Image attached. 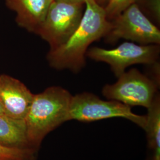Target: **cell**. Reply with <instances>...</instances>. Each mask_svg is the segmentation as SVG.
Returning a JSON list of instances; mask_svg holds the SVG:
<instances>
[{"instance_id":"obj_16","label":"cell","mask_w":160,"mask_h":160,"mask_svg":"<svg viewBox=\"0 0 160 160\" xmlns=\"http://www.w3.org/2000/svg\"><path fill=\"white\" fill-rule=\"evenodd\" d=\"M96 1H97V2H98L100 6H102V5L105 4L106 3L107 4L108 0H96Z\"/></svg>"},{"instance_id":"obj_3","label":"cell","mask_w":160,"mask_h":160,"mask_svg":"<svg viewBox=\"0 0 160 160\" xmlns=\"http://www.w3.org/2000/svg\"><path fill=\"white\" fill-rule=\"evenodd\" d=\"M113 118L126 119L143 129L147 121L145 115L133 113L131 107L119 102L103 100L90 92L72 96L69 110V120L91 122Z\"/></svg>"},{"instance_id":"obj_13","label":"cell","mask_w":160,"mask_h":160,"mask_svg":"<svg viewBox=\"0 0 160 160\" xmlns=\"http://www.w3.org/2000/svg\"><path fill=\"white\" fill-rule=\"evenodd\" d=\"M136 1L137 0H108L104 7L107 18L109 21L112 20Z\"/></svg>"},{"instance_id":"obj_12","label":"cell","mask_w":160,"mask_h":160,"mask_svg":"<svg viewBox=\"0 0 160 160\" xmlns=\"http://www.w3.org/2000/svg\"><path fill=\"white\" fill-rule=\"evenodd\" d=\"M36 151L33 149L12 148L0 144V158L34 160Z\"/></svg>"},{"instance_id":"obj_17","label":"cell","mask_w":160,"mask_h":160,"mask_svg":"<svg viewBox=\"0 0 160 160\" xmlns=\"http://www.w3.org/2000/svg\"><path fill=\"white\" fill-rule=\"evenodd\" d=\"M0 115H4L3 110H2V108L1 106V104H0Z\"/></svg>"},{"instance_id":"obj_15","label":"cell","mask_w":160,"mask_h":160,"mask_svg":"<svg viewBox=\"0 0 160 160\" xmlns=\"http://www.w3.org/2000/svg\"><path fill=\"white\" fill-rule=\"evenodd\" d=\"M61 1H63L68 2H71V3H75V4H84L86 0H61Z\"/></svg>"},{"instance_id":"obj_11","label":"cell","mask_w":160,"mask_h":160,"mask_svg":"<svg viewBox=\"0 0 160 160\" xmlns=\"http://www.w3.org/2000/svg\"><path fill=\"white\" fill-rule=\"evenodd\" d=\"M148 109L146 125L149 148L152 152V160H160V98L157 94Z\"/></svg>"},{"instance_id":"obj_9","label":"cell","mask_w":160,"mask_h":160,"mask_svg":"<svg viewBox=\"0 0 160 160\" xmlns=\"http://www.w3.org/2000/svg\"><path fill=\"white\" fill-rule=\"evenodd\" d=\"M53 0H7L9 8L17 14L18 26L37 34Z\"/></svg>"},{"instance_id":"obj_5","label":"cell","mask_w":160,"mask_h":160,"mask_svg":"<svg viewBox=\"0 0 160 160\" xmlns=\"http://www.w3.org/2000/svg\"><path fill=\"white\" fill-rule=\"evenodd\" d=\"M104 38L109 42L125 39L141 45H160V31L133 3L110 21L109 31Z\"/></svg>"},{"instance_id":"obj_6","label":"cell","mask_w":160,"mask_h":160,"mask_svg":"<svg viewBox=\"0 0 160 160\" xmlns=\"http://www.w3.org/2000/svg\"><path fill=\"white\" fill-rule=\"evenodd\" d=\"M160 52V45L157 44L141 45L126 42L111 49L92 47L88 49L86 56L97 62L108 63L118 77L129 66L157 63Z\"/></svg>"},{"instance_id":"obj_4","label":"cell","mask_w":160,"mask_h":160,"mask_svg":"<svg viewBox=\"0 0 160 160\" xmlns=\"http://www.w3.org/2000/svg\"><path fill=\"white\" fill-rule=\"evenodd\" d=\"M118 78L114 84H106L103 88V95L109 100L129 107L142 106L147 109L158 94L159 84L137 69L125 72Z\"/></svg>"},{"instance_id":"obj_1","label":"cell","mask_w":160,"mask_h":160,"mask_svg":"<svg viewBox=\"0 0 160 160\" xmlns=\"http://www.w3.org/2000/svg\"><path fill=\"white\" fill-rule=\"evenodd\" d=\"M86 8L78 28L62 45L50 49L47 59L52 67L69 69L77 72L86 64L85 57L88 47L104 38L110 28L103 6L96 0H86Z\"/></svg>"},{"instance_id":"obj_8","label":"cell","mask_w":160,"mask_h":160,"mask_svg":"<svg viewBox=\"0 0 160 160\" xmlns=\"http://www.w3.org/2000/svg\"><path fill=\"white\" fill-rule=\"evenodd\" d=\"M33 97L20 81L8 75H0V104L6 116L24 120Z\"/></svg>"},{"instance_id":"obj_18","label":"cell","mask_w":160,"mask_h":160,"mask_svg":"<svg viewBox=\"0 0 160 160\" xmlns=\"http://www.w3.org/2000/svg\"><path fill=\"white\" fill-rule=\"evenodd\" d=\"M0 160H18L16 159H12V158H0Z\"/></svg>"},{"instance_id":"obj_2","label":"cell","mask_w":160,"mask_h":160,"mask_svg":"<svg viewBox=\"0 0 160 160\" xmlns=\"http://www.w3.org/2000/svg\"><path fill=\"white\" fill-rule=\"evenodd\" d=\"M72 96L61 87L53 86L34 94L24 119L29 142L38 150L46 135L69 121V110Z\"/></svg>"},{"instance_id":"obj_14","label":"cell","mask_w":160,"mask_h":160,"mask_svg":"<svg viewBox=\"0 0 160 160\" xmlns=\"http://www.w3.org/2000/svg\"><path fill=\"white\" fill-rule=\"evenodd\" d=\"M145 2L147 7L155 20L160 22V0H145Z\"/></svg>"},{"instance_id":"obj_10","label":"cell","mask_w":160,"mask_h":160,"mask_svg":"<svg viewBox=\"0 0 160 160\" xmlns=\"http://www.w3.org/2000/svg\"><path fill=\"white\" fill-rule=\"evenodd\" d=\"M0 144L12 148L38 151L29 142L24 120L5 115H0Z\"/></svg>"},{"instance_id":"obj_7","label":"cell","mask_w":160,"mask_h":160,"mask_svg":"<svg viewBox=\"0 0 160 160\" xmlns=\"http://www.w3.org/2000/svg\"><path fill=\"white\" fill-rule=\"evenodd\" d=\"M84 5L61 0L52 1L37 33L49 44L50 49L62 45L74 32L82 17Z\"/></svg>"}]
</instances>
